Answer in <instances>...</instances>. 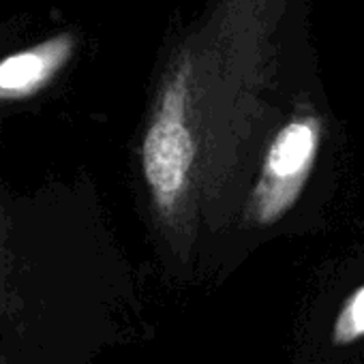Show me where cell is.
Returning a JSON list of instances; mask_svg holds the SVG:
<instances>
[{"label": "cell", "instance_id": "cell-1", "mask_svg": "<svg viewBox=\"0 0 364 364\" xmlns=\"http://www.w3.org/2000/svg\"><path fill=\"white\" fill-rule=\"evenodd\" d=\"M75 39L60 35L0 60V101H20L43 90L71 60Z\"/></svg>", "mask_w": 364, "mask_h": 364}, {"label": "cell", "instance_id": "cell-2", "mask_svg": "<svg viewBox=\"0 0 364 364\" xmlns=\"http://www.w3.org/2000/svg\"><path fill=\"white\" fill-rule=\"evenodd\" d=\"M313 148L315 135L313 129L304 122H291L277 135L266 159V180L262 185L264 193L259 204L274 191L279 182H285L294 178L300 169H304L313 154Z\"/></svg>", "mask_w": 364, "mask_h": 364}, {"label": "cell", "instance_id": "cell-3", "mask_svg": "<svg viewBox=\"0 0 364 364\" xmlns=\"http://www.w3.org/2000/svg\"><path fill=\"white\" fill-rule=\"evenodd\" d=\"M334 343L349 345L364 336V287H360L343 306L334 323Z\"/></svg>", "mask_w": 364, "mask_h": 364}]
</instances>
